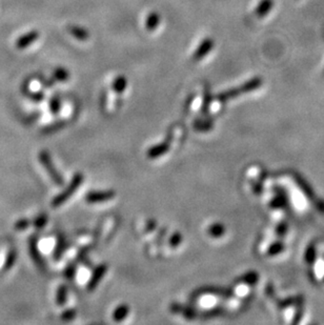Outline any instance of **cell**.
<instances>
[{
	"mask_svg": "<svg viewBox=\"0 0 324 325\" xmlns=\"http://www.w3.org/2000/svg\"><path fill=\"white\" fill-rule=\"evenodd\" d=\"M222 313H223V307H221V306H217V307L212 308V310L205 311L204 313L201 314V316H202V318H213V317L219 316V315H221Z\"/></svg>",
	"mask_w": 324,
	"mask_h": 325,
	"instance_id": "22",
	"label": "cell"
},
{
	"mask_svg": "<svg viewBox=\"0 0 324 325\" xmlns=\"http://www.w3.org/2000/svg\"><path fill=\"white\" fill-rule=\"evenodd\" d=\"M156 227H157L156 221L151 220V221H148V223H147V228H146V230H147V231H153V230L156 229Z\"/></svg>",
	"mask_w": 324,
	"mask_h": 325,
	"instance_id": "30",
	"label": "cell"
},
{
	"mask_svg": "<svg viewBox=\"0 0 324 325\" xmlns=\"http://www.w3.org/2000/svg\"><path fill=\"white\" fill-rule=\"evenodd\" d=\"M212 100H213V96L211 95V92L209 89H206L203 93V101H202V106H201V112L203 114H206L207 112H209Z\"/></svg>",
	"mask_w": 324,
	"mask_h": 325,
	"instance_id": "18",
	"label": "cell"
},
{
	"mask_svg": "<svg viewBox=\"0 0 324 325\" xmlns=\"http://www.w3.org/2000/svg\"><path fill=\"white\" fill-rule=\"evenodd\" d=\"M261 86H262V79L260 77H254L250 80H247L246 82L242 83V85L239 87L222 92V93H220L217 96V100L222 103L227 102V101H229V100L235 99L236 97L242 95V94L251 93V92L259 89Z\"/></svg>",
	"mask_w": 324,
	"mask_h": 325,
	"instance_id": "1",
	"label": "cell"
},
{
	"mask_svg": "<svg viewBox=\"0 0 324 325\" xmlns=\"http://www.w3.org/2000/svg\"><path fill=\"white\" fill-rule=\"evenodd\" d=\"M130 314V307L127 304H121L116 307V310L113 313V319L116 322L123 321L127 318V316Z\"/></svg>",
	"mask_w": 324,
	"mask_h": 325,
	"instance_id": "12",
	"label": "cell"
},
{
	"mask_svg": "<svg viewBox=\"0 0 324 325\" xmlns=\"http://www.w3.org/2000/svg\"><path fill=\"white\" fill-rule=\"evenodd\" d=\"M65 276H66V278H69V279H73L74 278V276H75V266L74 265H71L70 268L68 270H66Z\"/></svg>",
	"mask_w": 324,
	"mask_h": 325,
	"instance_id": "28",
	"label": "cell"
},
{
	"mask_svg": "<svg viewBox=\"0 0 324 325\" xmlns=\"http://www.w3.org/2000/svg\"><path fill=\"white\" fill-rule=\"evenodd\" d=\"M75 317H76V311H74V310H69V311H66L64 312L62 315H61V319L63 321H71L73 320Z\"/></svg>",
	"mask_w": 324,
	"mask_h": 325,
	"instance_id": "25",
	"label": "cell"
},
{
	"mask_svg": "<svg viewBox=\"0 0 324 325\" xmlns=\"http://www.w3.org/2000/svg\"><path fill=\"white\" fill-rule=\"evenodd\" d=\"M214 127L212 121H206V120H196L194 123V128L200 132H207L210 131Z\"/></svg>",
	"mask_w": 324,
	"mask_h": 325,
	"instance_id": "19",
	"label": "cell"
},
{
	"mask_svg": "<svg viewBox=\"0 0 324 325\" xmlns=\"http://www.w3.org/2000/svg\"><path fill=\"white\" fill-rule=\"evenodd\" d=\"M116 196L115 190H103V191H90L87 194L86 200L89 203H101L110 201Z\"/></svg>",
	"mask_w": 324,
	"mask_h": 325,
	"instance_id": "5",
	"label": "cell"
},
{
	"mask_svg": "<svg viewBox=\"0 0 324 325\" xmlns=\"http://www.w3.org/2000/svg\"><path fill=\"white\" fill-rule=\"evenodd\" d=\"M69 32L75 38L78 40H81V41H86L90 38V34H89L88 30L81 28V27L72 26L69 28Z\"/></svg>",
	"mask_w": 324,
	"mask_h": 325,
	"instance_id": "14",
	"label": "cell"
},
{
	"mask_svg": "<svg viewBox=\"0 0 324 325\" xmlns=\"http://www.w3.org/2000/svg\"><path fill=\"white\" fill-rule=\"evenodd\" d=\"M31 254H32L33 259L35 260V262L38 264L39 268L40 269H45L46 268V263L44 262L43 258H41V256L39 255L34 241H32V242H31Z\"/></svg>",
	"mask_w": 324,
	"mask_h": 325,
	"instance_id": "17",
	"label": "cell"
},
{
	"mask_svg": "<svg viewBox=\"0 0 324 325\" xmlns=\"http://www.w3.org/2000/svg\"><path fill=\"white\" fill-rule=\"evenodd\" d=\"M27 227H29V221H27V220L19 221V222H17V224H16V229L17 230H23Z\"/></svg>",
	"mask_w": 324,
	"mask_h": 325,
	"instance_id": "29",
	"label": "cell"
},
{
	"mask_svg": "<svg viewBox=\"0 0 324 325\" xmlns=\"http://www.w3.org/2000/svg\"><path fill=\"white\" fill-rule=\"evenodd\" d=\"M39 159H40V162L43 163V165L45 166V169L46 170V172L48 173L49 177L53 179V181L56 183V185L59 186H63L64 180L61 177V175L59 174V172H58L55 169V166H54V164L51 160V157H49L47 152H46V151L41 152L40 155H39Z\"/></svg>",
	"mask_w": 324,
	"mask_h": 325,
	"instance_id": "3",
	"label": "cell"
},
{
	"mask_svg": "<svg viewBox=\"0 0 324 325\" xmlns=\"http://www.w3.org/2000/svg\"><path fill=\"white\" fill-rule=\"evenodd\" d=\"M59 108H60V101H59V99H53L52 101H51V111L53 113H57L58 111H59Z\"/></svg>",
	"mask_w": 324,
	"mask_h": 325,
	"instance_id": "27",
	"label": "cell"
},
{
	"mask_svg": "<svg viewBox=\"0 0 324 325\" xmlns=\"http://www.w3.org/2000/svg\"><path fill=\"white\" fill-rule=\"evenodd\" d=\"M204 294L216 295L223 298H232L235 296V291L228 287H219V286H203L194 291L193 297H199Z\"/></svg>",
	"mask_w": 324,
	"mask_h": 325,
	"instance_id": "4",
	"label": "cell"
},
{
	"mask_svg": "<svg viewBox=\"0 0 324 325\" xmlns=\"http://www.w3.org/2000/svg\"><path fill=\"white\" fill-rule=\"evenodd\" d=\"M182 242V235L180 234V232H176L175 234H173L170 238V241H169V244L172 246V247H177L178 245H180Z\"/></svg>",
	"mask_w": 324,
	"mask_h": 325,
	"instance_id": "24",
	"label": "cell"
},
{
	"mask_svg": "<svg viewBox=\"0 0 324 325\" xmlns=\"http://www.w3.org/2000/svg\"><path fill=\"white\" fill-rule=\"evenodd\" d=\"M84 175L81 173H77L75 176L73 177L72 181L70 182L69 186L66 187L61 194H59L58 196H56L54 198V200L52 201V206L53 207H59L60 205L64 204L68 200L76 193V190L80 187V186L82 185V182H84Z\"/></svg>",
	"mask_w": 324,
	"mask_h": 325,
	"instance_id": "2",
	"label": "cell"
},
{
	"mask_svg": "<svg viewBox=\"0 0 324 325\" xmlns=\"http://www.w3.org/2000/svg\"><path fill=\"white\" fill-rule=\"evenodd\" d=\"M46 220H47V218H46V215L40 216L39 218H37V219L35 220V224H34V226L37 227V228H43V227L46 226Z\"/></svg>",
	"mask_w": 324,
	"mask_h": 325,
	"instance_id": "26",
	"label": "cell"
},
{
	"mask_svg": "<svg viewBox=\"0 0 324 325\" xmlns=\"http://www.w3.org/2000/svg\"><path fill=\"white\" fill-rule=\"evenodd\" d=\"M274 7V0H260L255 10V15L258 18H264Z\"/></svg>",
	"mask_w": 324,
	"mask_h": 325,
	"instance_id": "10",
	"label": "cell"
},
{
	"mask_svg": "<svg viewBox=\"0 0 324 325\" xmlns=\"http://www.w3.org/2000/svg\"><path fill=\"white\" fill-rule=\"evenodd\" d=\"M214 46H215V43L212 38H210V37L204 38L200 43V45H199L198 47L196 48V51L194 52L193 60L194 61L202 60L203 58L214 48Z\"/></svg>",
	"mask_w": 324,
	"mask_h": 325,
	"instance_id": "6",
	"label": "cell"
},
{
	"mask_svg": "<svg viewBox=\"0 0 324 325\" xmlns=\"http://www.w3.org/2000/svg\"><path fill=\"white\" fill-rule=\"evenodd\" d=\"M160 24V15L157 12H151L146 17L145 20V29L148 32L155 31Z\"/></svg>",
	"mask_w": 324,
	"mask_h": 325,
	"instance_id": "11",
	"label": "cell"
},
{
	"mask_svg": "<svg viewBox=\"0 0 324 325\" xmlns=\"http://www.w3.org/2000/svg\"><path fill=\"white\" fill-rule=\"evenodd\" d=\"M106 100H107L106 92H103L102 97H101V106H102V108H105V106H106Z\"/></svg>",
	"mask_w": 324,
	"mask_h": 325,
	"instance_id": "31",
	"label": "cell"
},
{
	"mask_svg": "<svg viewBox=\"0 0 324 325\" xmlns=\"http://www.w3.org/2000/svg\"><path fill=\"white\" fill-rule=\"evenodd\" d=\"M54 76L57 80H59V81H66L69 79L70 77V74L69 72L62 69V68H59V69H57L54 73Z\"/></svg>",
	"mask_w": 324,
	"mask_h": 325,
	"instance_id": "23",
	"label": "cell"
},
{
	"mask_svg": "<svg viewBox=\"0 0 324 325\" xmlns=\"http://www.w3.org/2000/svg\"><path fill=\"white\" fill-rule=\"evenodd\" d=\"M171 312L175 313V314H181L182 316L185 317V318L188 319V320H193L197 318V311L194 310L193 307H188L185 305H182L179 303H173L170 307Z\"/></svg>",
	"mask_w": 324,
	"mask_h": 325,
	"instance_id": "9",
	"label": "cell"
},
{
	"mask_svg": "<svg viewBox=\"0 0 324 325\" xmlns=\"http://www.w3.org/2000/svg\"><path fill=\"white\" fill-rule=\"evenodd\" d=\"M239 280L245 283V284H254V283H256V281L258 280V274L254 273V272L247 273V274L243 275V277L240 278Z\"/></svg>",
	"mask_w": 324,
	"mask_h": 325,
	"instance_id": "21",
	"label": "cell"
},
{
	"mask_svg": "<svg viewBox=\"0 0 324 325\" xmlns=\"http://www.w3.org/2000/svg\"><path fill=\"white\" fill-rule=\"evenodd\" d=\"M107 272V265L102 263V264H99L98 266H96L92 276H91L89 283L87 284V289L89 291H93L94 289H96V287L98 286L99 282L101 281V279L104 277L105 273Z\"/></svg>",
	"mask_w": 324,
	"mask_h": 325,
	"instance_id": "7",
	"label": "cell"
},
{
	"mask_svg": "<svg viewBox=\"0 0 324 325\" xmlns=\"http://www.w3.org/2000/svg\"><path fill=\"white\" fill-rule=\"evenodd\" d=\"M169 151H170V139H167L164 142L156 144L151 148H148L146 155L149 159H157V158H159L160 156L167 154Z\"/></svg>",
	"mask_w": 324,
	"mask_h": 325,
	"instance_id": "8",
	"label": "cell"
},
{
	"mask_svg": "<svg viewBox=\"0 0 324 325\" xmlns=\"http://www.w3.org/2000/svg\"><path fill=\"white\" fill-rule=\"evenodd\" d=\"M207 234L213 238H220L226 234V227L221 223H214L207 230Z\"/></svg>",
	"mask_w": 324,
	"mask_h": 325,
	"instance_id": "15",
	"label": "cell"
},
{
	"mask_svg": "<svg viewBox=\"0 0 324 325\" xmlns=\"http://www.w3.org/2000/svg\"><path fill=\"white\" fill-rule=\"evenodd\" d=\"M66 296H68V288H66L65 285H61L57 291V304L63 305L66 301Z\"/></svg>",
	"mask_w": 324,
	"mask_h": 325,
	"instance_id": "20",
	"label": "cell"
},
{
	"mask_svg": "<svg viewBox=\"0 0 324 325\" xmlns=\"http://www.w3.org/2000/svg\"><path fill=\"white\" fill-rule=\"evenodd\" d=\"M38 38V33L37 32H31L29 33V34L27 35H24L23 37H21L19 40H18V43H17V46L18 48H23L24 46H27L29 45H31L32 43H34L35 40H37Z\"/></svg>",
	"mask_w": 324,
	"mask_h": 325,
	"instance_id": "16",
	"label": "cell"
},
{
	"mask_svg": "<svg viewBox=\"0 0 324 325\" xmlns=\"http://www.w3.org/2000/svg\"><path fill=\"white\" fill-rule=\"evenodd\" d=\"M127 87H128V80L126 77L122 76V75L116 77L113 81V85H112L114 92L117 94H122L123 92L126 91Z\"/></svg>",
	"mask_w": 324,
	"mask_h": 325,
	"instance_id": "13",
	"label": "cell"
}]
</instances>
